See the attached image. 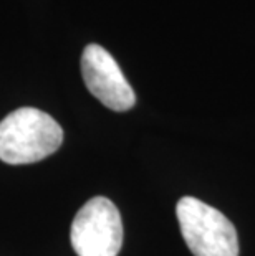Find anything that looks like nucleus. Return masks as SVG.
Masks as SVG:
<instances>
[{"label":"nucleus","instance_id":"obj_1","mask_svg":"<svg viewBox=\"0 0 255 256\" xmlns=\"http://www.w3.org/2000/svg\"><path fill=\"white\" fill-rule=\"evenodd\" d=\"M63 142V130L50 114L20 108L0 121V160L34 164L52 156Z\"/></svg>","mask_w":255,"mask_h":256},{"label":"nucleus","instance_id":"obj_2","mask_svg":"<svg viewBox=\"0 0 255 256\" xmlns=\"http://www.w3.org/2000/svg\"><path fill=\"white\" fill-rule=\"evenodd\" d=\"M176 215L184 242L194 256H238L235 226L222 212L194 197H182Z\"/></svg>","mask_w":255,"mask_h":256},{"label":"nucleus","instance_id":"obj_3","mask_svg":"<svg viewBox=\"0 0 255 256\" xmlns=\"http://www.w3.org/2000/svg\"><path fill=\"white\" fill-rule=\"evenodd\" d=\"M70 238L78 256H118L123 222L116 205L105 197L88 200L75 215Z\"/></svg>","mask_w":255,"mask_h":256},{"label":"nucleus","instance_id":"obj_4","mask_svg":"<svg viewBox=\"0 0 255 256\" xmlns=\"http://www.w3.org/2000/svg\"><path fill=\"white\" fill-rule=\"evenodd\" d=\"M81 74L88 91L111 111H128L136 102V94L116 60L96 43H91L83 50Z\"/></svg>","mask_w":255,"mask_h":256}]
</instances>
